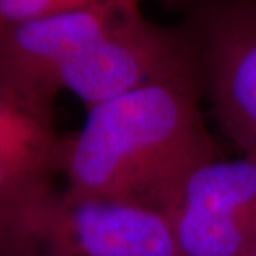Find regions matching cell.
Wrapping results in <instances>:
<instances>
[{
	"instance_id": "obj_1",
	"label": "cell",
	"mask_w": 256,
	"mask_h": 256,
	"mask_svg": "<svg viewBox=\"0 0 256 256\" xmlns=\"http://www.w3.org/2000/svg\"><path fill=\"white\" fill-rule=\"evenodd\" d=\"M202 100L196 66L86 108L84 126L65 135V186L158 208L188 168L220 155Z\"/></svg>"
},
{
	"instance_id": "obj_2",
	"label": "cell",
	"mask_w": 256,
	"mask_h": 256,
	"mask_svg": "<svg viewBox=\"0 0 256 256\" xmlns=\"http://www.w3.org/2000/svg\"><path fill=\"white\" fill-rule=\"evenodd\" d=\"M0 253L30 256H180L160 208L140 200L50 188L4 233Z\"/></svg>"
},
{
	"instance_id": "obj_3",
	"label": "cell",
	"mask_w": 256,
	"mask_h": 256,
	"mask_svg": "<svg viewBox=\"0 0 256 256\" xmlns=\"http://www.w3.org/2000/svg\"><path fill=\"white\" fill-rule=\"evenodd\" d=\"M196 66L186 25L153 22L143 14L142 2L130 0L104 32L60 68L55 86L90 108Z\"/></svg>"
},
{
	"instance_id": "obj_4",
	"label": "cell",
	"mask_w": 256,
	"mask_h": 256,
	"mask_svg": "<svg viewBox=\"0 0 256 256\" xmlns=\"http://www.w3.org/2000/svg\"><path fill=\"white\" fill-rule=\"evenodd\" d=\"M203 96L222 132L256 163V0H182Z\"/></svg>"
},
{
	"instance_id": "obj_5",
	"label": "cell",
	"mask_w": 256,
	"mask_h": 256,
	"mask_svg": "<svg viewBox=\"0 0 256 256\" xmlns=\"http://www.w3.org/2000/svg\"><path fill=\"white\" fill-rule=\"evenodd\" d=\"M180 256L256 253V163L222 155L196 163L163 194Z\"/></svg>"
},
{
	"instance_id": "obj_6",
	"label": "cell",
	"mask_w": 256,
	"mask_h": 256,
	"mask_svg": "<svg viewBox=\"0 0 256 256\" xmlns=\"http://www.w3.org/2000/svg\"><path fill=\"white\" fill-rule=\"evenodd\" d=\"M64 145L55 104L0 82V243L27 204L57 186Z\"/></svg>"
},
{
	"instance_id": "obj_7",
	"label": "cell",
	"mask_w": 256,
	"mask_h": 256,
	"mask_svg": "<svg viewBox=\"0 0 256 256\" xmlns=\"http://www.w3.org/2000/svg\"><path fill=\"white\" fill-rule=\"evenodd\" d=\"M98 2L104 0H0V27Z\"/></svg>"
},
{
	"instance_id": "obj_8",
	"label": "cell",
	"mask_w": 256,
	"mask_h": 256,
	"mask_svg": "<svg viewBox=\"0 0 256 256\" xmlns=\"http://www.w3.org/2000/svg\"><path fill=\"white\" fill-rule=\"evenodd\" d=\"M0 256H30V254H10V253H0Z\"/></svg>"
},
{
	"instance_id": "obj_9",
	"label": "cell",
	"mask_w": 256,
	"mask_h": 256,
	"mask_svg": "<svg viewBox=\"0 0 256 256\" xmlns=\"http://www.w3.org/2000/svg\"><path fill=\"white\" fill-rule=\"evenodd\" d=\"M252 256H256V253H254V254H252Z\"/></svg>"
}]
</instances>
